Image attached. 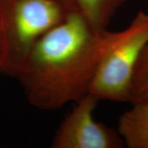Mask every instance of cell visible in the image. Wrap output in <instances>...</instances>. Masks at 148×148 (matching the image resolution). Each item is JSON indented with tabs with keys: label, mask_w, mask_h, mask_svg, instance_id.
<instances>
[{
	"label": "cell",
	"mask_w": 148,
	"mask_h": 148,
	"mask_svg": "<svg viewBox=\"0 0 148 148\" xmlns=\"http://www.w3.org/2000/svg\"><path fill=\"white\" fill-rule=\"evenodd\" d=\"M120 33L97 30L79 12H71L37 41L16 77L28 102L54 110L89 93L101 60Z\"/></svg>",
	"instance_id": "cell-1"
},
{
	"label": "cell",
	"mask_w": 148,
	"mask_h": 148,
	"mask_svg": "<svg viewBox=\"0 0 148 148\" xmlns=\"http://www.w3.org/2000/svg\"><path fill=\"white\" fill-rule=\"evenodd\" d=\"M71 12L62 0H0V72L16 78L37 41Z\"/></svg>",
	"instance_id": "cell-2"
},
{
	"label": "cell",
	"mask_w": 148,
	"mask_h": 148,
	"mask_svg": "<svg viewBox=\"0 0 148 148\" xmlns=\"http://www.w3.org/2000/svg\"><path fill=\"white\" fill-rule=\"evenodd\" d=\"M148 42V12L139 11L106 53L90 86L99 101L128 102L136 65Z\"/></svg>",
	"instance_id": "cell-3"
},
{
	"label": "cell",
	"mask_w": 148,
	"mask_h": 148,
	"mask_svg": "<svg viewBox=\"0 0 148 148\" xmlns=\"http://www.w3.org/2000/svg\"><path fill=\"white\" fill-rule=\"evenodd\" d=\"M99 100L87 93L74 102L53 135L52 148H121L125 145L114 128L96 121L94 111Z\"/></svg>",
	"instance_id": "cell-4"
},
{
	"label": "cell",
	"mask_w": 148,
	"mask_h": 148,
	"mask_svg": "<svg viewBox=\"0 0 148 148\" xmlns=\"http://www.w3.org/2000/svg\"><path fill=\"white\" fill-rule=\"evenodd\" d=\"M118 132L128 148H148V100L132 103L119 118Z\"/></svg>",
	"instance_id": "cell-5"
},
{
	"label": "cell",
	"mask_w": 148,
	"mask_h": 148,
	"mask_svg": "<svg viewBox=\"0 0 148 148\" xmlns=\"http://www.w3.org/2000/svg\"><path fill=\"white\" fill-rule=\"evenodd\" d=\"M127 0H74L77 10L91 27L106 30Z\"/></svg>",
	"instance_id": "cell-6"
},
{
	"label": "cell",
	"mask_w": 148,
	"mask_h": 148,
	"mask_svg": "<svg viewBox=\"0 0 148 148\" xmlns=\"http://www.w3.org/2000/svg\"><path fill=\"white\" fill-rule=\"evenodd\" d=\"M148 100V42L138 58L132 76L128 102Z\"/></svg>",
	"instance_id": "cell-7"
},
{
	"label": "cell",
	"mask_w": 148,
	"mask_h": 148,
	"mask_svg": "<svg viewBox=\"0 0 148 148\" xmlns=\"http://www.w3.org/2000/svg\"><path fill=\"white\" fill-rule=\"evenodd\" d=\"M66 5L69 7V8L72 11H77V7L75 4L74 0H62Z\"/></svg>",
	"instance_id": "cell-8"
}]
</instances>
